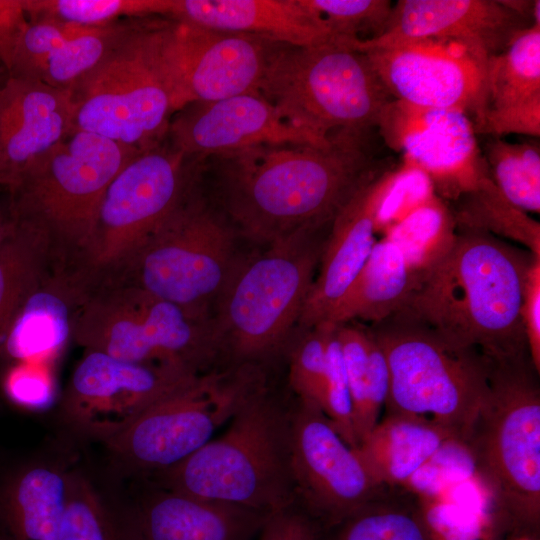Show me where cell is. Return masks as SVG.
Here are the masks:
<instances>
[{
	"instance_id": "obj_1",
	"label": "cell",
	"mask_w": 540,
	"mask_h": 540,
	"mask_svg": "<svg viewBox=\"0 0 540 540\" xmlns=\"http://www.w3.org/2000/svg\"><path fill=\"white\" fill-rule=\"evenodd\" d=\"M363 136L339 132L325 145H259L211 156L228 213L244 235L267 244L330 225L350 197L379 175Z\"/></svg>"
},
{
	"instance_id": "obj_2",
	"label": "cell",
	"mask_w": 540,
	"mask_h": 540,
	"mask_svg": "<svg viewBox=\"0 0 540 540\" xmlns=\"http://www.w3.org/2000/svg\"><path fill=\"white\" fill-rule=\"evenodd\" d=\"M456 228L447 248L416 276L400 309L451 346L489 360L529 353L521 303L534 256L490 233Z\"/></svg>"
},
{
	"instance_id": "obj_3",
	"label": "cell",
	"mask_w": 540,
	"mask_h": 540,
	"mask_svg": "<svg viewBox=\"0 0 540 540\" xmlns=\"http://www.w3.org/2000/svg\"><path fill=\"white\" fill-rule=\"evenodd\" d=\"M229 422L220 437L144 479L187 496L267 515L296 504L291 409L273 399L262 385Z\"/></svg>"
},
{
	"instance_id": "obj_4",
	"label": "cell",
	"mask_w": 540,
	"mask_h": 540,
	"mask_svg": "<svg viewBox=\"0 0 540 540\" xmlns=\"http://www.w3.org/2000/svg\"><path fill=\"white\" fill-rule=\"evenodd\" d=\"M140 152L74 130L7 188L9 220L46 242L53 271L68 272L91 240L108 186Z\"/></svg>"
},
{
	"instance_id": "obj_5",
	"label": "cell",
	"mask_w": 540,
	"mask_h": 540,
	"mask_svg": "<svg viewBox=\"0 0 540 540\" xmlns=\"http://www.w3.org/2000/svg\"><path fill=\"white\" fill-rule=\"evenodd\" d=\"M530 354L489 360L487 392L463 438L500 511L522 527L540 521V385Z\"/></svg>"
},
{
	"instance_id": "obj_6",
	"label": "cell",
	"mask_w": 540,
	"mask_h": 540,
	"mask_svg": "<svg viewBox=\"0 0 540 540\" xmlns=\"http://www.w3.org/2000/svg\"><path fill=\"white\" fill-rule=\"evenodd\" d=\"M162 17L133 19L71 90L75 129L143 151L163 141L182 109L163 46Z\"/></svg>"
},
{
	"instance_id": "obj_7",
	"label": "cell",
	"mask_w": 540,
	"mask_h": 540,
	"mask_svg": "<svg viewBox=\"0 0 540 540\" xmlns=\"http://www.w3.org/2000/svg\"><path fill=\"white\" fill-rule=\"evenodd\" d=\"M259 93L288 123L323 139L339 132L364 134L392 100L366 53L338 41L278 43Z\"/></svg>"
},
{
	"instance_id": "obj_8",
	"label": "cell",
	"mask_w": 540,
	"mask_h": 540,
	"mask_svg": "<svg viewBox=\"0 0 540 540\" xmlns=\"http://www.w3.org/2000/svg\"><path fill=\"white\" fill-rule=\"evenodd\" d=\"M367 328L387 364L385 416L430 419L461 444L488 389L489 359L402 309Z\"/></svg>"
},
{
	"instance_id": "obj_9",
	"label": "cell",
	"mask_w": 540,
	"mask_h": 540,
	"mask_svg": "<svg viewBox=\"0 0 540 540\" xmlns=\"http://www.w3.org/2000/svg\"><path fill=\"white\" fill-rule=\"evenodd\" d=\"M325 227L298 231L236 261L212 322L221 350L247 362L281 346L299 322L328 236Z\"/></svg>"
},
{
	"instance_id": "obj_10",
	"label": "cell",
	"mask_w": 540,
	"mask_h": 540,
	"mask_svg": "<svg viewBox=\"0 0 540 540\" xmlns=\"http://www.w3.org/2000/svg\"><path fill=\"white\" fill-rule=\"evenodd\" d=\"M71 339L84 350L194 374L221 350L212 320L124 282L81 292L72 314Z\"/></svg>"
},
{
	"instance_id": "obj_11",
	"label": "cell",
	"mask_w": 540,
	"mask_h": 540,
	"mask_svg": "<svg viewBox=\"0 0 540 540\" xmlns=\"http://www.w3.org/2000/svg\"><path fill=\"white\" fill-rule=\"evenodd\" d=\"M198 164L163 141L132 158L108 186L86 250L65 272L74 284L84 291L116 281L197 183Z\"/></svg>"
},
{
	"instance_id": "obj_12",
	"label": "cell",
	"mask_w": 540,
	"mask_h": 540,
	"mask_svg": "<svg viewBox=\"0 0 540 540\" xmlns=\"http://www.w3.org/2000/svg\"><path fill=\"white\" fill-rule=\"evenodd\" d=\"M263 382L247 366L200 374L145 409L102 443L113 480H139L200 449Z\"/></svg>"
},
{
	"instance_id": "obj_13",
	"label": "cell",
	"mask_w": 540,
	"mask_h": 540,
	"mask_svg": "<svg viewBox=\"0 0 540 540\" xmlns=\"http://www.w3.org/2000/svg\"><path fill=\"white\" fill-rule=\"evenodd\" d=\"M236 261L233 230L207 204L196 183L114 282L135 285L211 320L210 307Z\"/></svg>"
},
{
	"instance_id": "obj_14",
	"label": "cell",
	"mask_w": 540,
	"mask_h": 540,
	"mask_svg": "<svg viewBox=\"0 0 540 540\" xmlns=\"http://www.w3.org/2000/svg\"><path fill=\"white\" fill-rule=\"evenodd\" d=\"M200 374L84 350L56 404L63 441L103 443L153 403Z\"/></svg>"
},
{
	"instance_id": "obj_15",
	"label": "cell",
	"mask_w": 540,
	"mask_h": 540,
	"mask_svg": "<svg viewBox=\"0 0 540 540\" xmlns=\"http://www.w3.org/2000/svg\"><path fill=\"white\" fill-rule=\"evenodd\" d=\"M291 467L296 503L320 528L339 522L387 487L373 479L320 407L301 399L291 408Z\"/></svg>"
},
{
	"instance_id": "obj_16",
	"label": "cell",
	"mask_w": 540,
	"mask_h": 540,
	"mask_svg": "<svg viewBox=\"0 0 540 540\" xmlns=\"http://www.w3.org/2000/svg\"><path fill=\"white\" fill-rule=\"evenodd\" d=\"M392 98L435 109L459 110L474 118L488 108L487 63L466 45L419 39L361 50Z\"/></svg>"
},
{
	"instance_id": "obj_17",
	"label": "cell",
	"mask_w": 540,
	"mask_h": 540,
	"mask_svg": "<svg viewBox=\"0 0 540 540\" xmlns=\"http://www.w3.org/2000/svg\"><path fill=\"white\" fill-rule=\"evenodd\" d=\"M277 42L164 18L166 61L182 108L259 92Z\"/></svg>"
},
{
	"instance_id": "obj_18",
	"label": "cell",
	"mask_w": 540,
	"mask_h": 540,
	"mask_svg": "<svg viewBox=\"0 0 540 540\" xmlns=\"http://www.w3.org/2000/svg\"><path fill=\"white\" fill-rule=\"evenodd\" d=\"M175 114L167 133L170 144L198 160L259 145H325L331 138L291 125L259 92L190 103Z\"/></svg>"
},
{
	"instance_id": "obj_19",
	"label": "cell",
	"mask_w": 540,
	"mask_h": 540,
	"mask_svg": "<svg viewBox=\"0 0 540 540\" xmlns=\"http://www.w3.org/2000/svg\"><path fill=\"white\" fill-rule=\"evenodd\" d=\"M532 24L502 1L401 0L379 36L352 46L366 50L419 39L451 40L488 61Z\"/></svg>"
},
{
	"instance_id": "obj_20",
	"label": "cell",
	"mask_w": 540,
	"mask_h": 540,
	"mask_svg": "<svg viewBox=\"0 0 540 540\" xmlns=\"http://www.w3.org/2000/svg\"><path fill=\"white\" fill-rule=\"evenodd\" d=\"M121 502L124 540H255L267 514L135 480Z\"/></svg>"
},
{
	"instance_id": "obj_21",
	"label": "cell",
	"mask_w": 540,
	"mask_h": 540,
	"mask_svg": "<svg viewBox=\"0 0 540 540\" xmlns=\"http://www.w3.org/2000/svg\"><path fill=\"white\" fill-rule=\"evenodd\" d=\"M396 171L361 186L335 215L320 260V271L304 303L299 325L326 322L365 265L376 243L378 215Z\"/></svg>"
},
{
	"instance_id": "obj_22",
	"label": "cell",
	"mask_w": 540,
	"mask_h": 540,
	"mask_svg": "<svg viewBox=\"0 0 540 540\" xmlns=\"http://www.w3.org/2000/svg\"><path fill=\"white\" fill-rule=\"evenodd\" d=\"M74 130L71 90L8 75L0 86V186H12Z\"/></svg>"
},
{
	"instance_id": "obj_23",
	"label": "cell",
	"mask_w": 540,
	"mask_h": 540,
	"mask_svg": "<svg viewBox=\"0 0 540 540\" xmlns=\"http://www.w3.org/2000/svg\"><path fill=\"white\" fill-rule=\"evenodd\" d=\"M473 122L459 110L414 106L398 151L403 165L423 172L433 189L458 199L490 174Z\"/></svg>"
},
{
	"instance_id": "obj_24",
	"label": "cell",
	"mask_w": 540,
	"mask_h": 540,
	"mask_svg": "<svg viewBox=\"0 0 540 540\" xmlns=\"http://www.w3.org/2000/svg\"><path fill=\"white\" fill-rule=\"evenodd\" d=\"M71 444L0 469V537L57 540L73 464Z\"/></svg>"
},
{
	"instance_id": "obj_25",
	"label": "cell",
	"mask_w": 540,
	"mask_h": 540,
	"mask_svg": "<svg viewBox=\"0 0 540 540\" xmlns=\"http://www.w3.org/2000/svg\"><path fill=\"white\" fill-rule=\"evenodd\" d=\"M159 17L292 46L337 41L304 0H160Z\"/></svg>"
},
{
	"instance_id": "obj_26",
	"label": "cell",
	"mask_w": 540,
	"mask_h": 540,
	"mask_svg": "<svg viewBox=\"0 0 540 540\" xmlns=\"http://www.w3.org/2000/svg\"><path fill=\"white\" fill-rule=\"evenodd\" d=\"M80 290L63 272L52 271L26 299L5 339L0 372L16 363H53L71 339Z\"/></svg>"
},
{
	"instance_id": "obj_27",
	"label": "cell",
	"mask_w": 540,
	"mask_h": 540,
	"mask_svg": "<svg viewBox=\"0 0 540 540\" xmlns=\"http://www.w3.org/2000/svg\"><path fill=\"white\" fill-rule=\"evenodd\" d=\"M454 437L427 418L385 416L355 448L380 485L407 483Z\"/></svg>"
},
{
	"instance_id": "obj_28",
	"label": "cell",
	"mask_w": 540,
	"mask_h": 540,
	"mask_svg": "<svg viewBox=\"0 0 540 540\" xmlns=\"http://www.w3.org/2000/svg\"><path fill=\"white\" fill-rule=\"evenodd\" d=\"M415 281V273L399 245L388 237L376 241L365 265L326 322H380L403 307Z\"/></svg>"
},
{
	"instance_id": "obj_29",
	"label": "cell",
	"mask_w": 540,
	"mask_h": 540,
	"mask_svg": "<svg viewBox=\"0 0 540 540\" xmlns=\"http://www.w3.org/2000/svg\"><path fill=\"white\" fill-rule=\"evenodd\" d=\"M352 399L357 446L379 422L388 391L385 357L367 327L336 324Z\"/></svg>"
},
{
	"instance_id": "obj_30",
	"label": "cell",
	"mask_w": 540,
	"mask_h": 540,
	"mask_svg": "<svg viewBox=\"0 0 540 540\" xmlns=\"http://www.w3.org/2000/svg\"><path fill=\"white\" fill-rule=\"evenodd\" d=\"M51 272L45 241L38 234L11 223V231L0 246V358L19 310Z\"/></svg>"
},
{
	"instance_id": "obj_31",
	"label": "cell",
	"mask_w": 540,
	"mask_h": 540,
	"mask_svg": "<svg viewBox=\"0 0 540 540\" xmlns=\"http://www.w3.org/2000/svg\"><path fill=\"white\" fill-rule=\"evenodd\" d=\"M319 540H436L424 513L384 489L339 522L320 528Z\"/></svg>"
},
{
	"instance_id": "obj_32",
	"label": "cell",
	"mask_w": 540,
	"mask_h": 540,
	"mask_svg": "<svg viewBox=\"0 0 540 540\" xmlns=\"http://www.w3.org/2000/svg\"><path fill=\"white\" fill-rule=\"evenodd\" d=\"M455 201L458 205L451 213L457 227L511 239L523 245L534 257L540 258L539 222L512 204L490 174L483 177L475 189Z\"/></svg>"
},
{
	"instance_id": "obj_33",
	"label": "cell",
	"mask_w": 540,
	"mask_h": 540,
	"mask_svg": "<svg viewBox=\"0 0 540 540\" xmlns=\"http://www.w3.org/2000/svg\"><path fill=\"white\" fill-rule=\"evenodd\" d=\"M57 540H124L121 502L102 492L76 465L70 471Z\"/></svg>"
},
{
	"instance_id": "obj_34",
	"label": "cell",
	"mask_w": 540,
	"mask_h": 540,
	"mask_svg": "<svg viewBox=\"0 0 540 540\" xmlns=\"http://www.w3.org/2000/svg\"><path fill=\"white\" fill-rule=\"evenodd\" d=\"M488 109L540 96V25L520 31L487 63Z\"/></svg>"
},
{
	"instance_id": "obj_35",
	"label": "cell",
	"mask_w": 540,
	"mask_h": 540,
	"mask_svg": "<svg viewBox=\"0 0 540 540\" xmlns=\"http://www.w3.org/2000/svg\"><path fill=\"white\" fill-rule=\"evenodd\" d=\"M133 19L92 27L87 32L63 43L34 66L22 79L72 90L92 71L127 32Z\"/></svg>"
},
{
	"instance_id": "obj_36",
	"label": "cell",
	"mask_w": 540,
	"mask_h": 540,
	"mask_svg": "<svg viewBox=\"0 0 540 540\" xmlns=\"http://www.w3.org/2000/svg\"><path fill=\"white\" fill-rule=\"evenodd\" d=\"M486 163L503 195L525 212L540 211V150L530 142L494 138L487 144Z\"/></svg>"
},
{
	"instance_id": "obj_37",
	"label": "cell",
	"mask_w": 540,
	"mask_h": 540,
	"mask_svg": "<svg viewBox=\"0 0 540 540\" xmlns=\"http://www.w3.org/2000/svg\"><path fill=\"white\" fill-rule=\"evenodd\" d=\"M455 231L452 213L434 195L391 226L387 237L399 245L417 276L442 254Z\"/></svg>"
},
{
	"instance_id": "obj_38",
	"label": "cell",
	"mask_w": 540,
	"mask_h": 540,
	"mask_svg": "<svg viewBox=\"0 0 540 540\" xmlns=\"http://www.w3.org/2000/svg\"><path fill=\"white\" fill-rule=\"evenodd\" d=\"M29 21L49 20L85 27L157 16L158 0H20Z\"/></svg>"
},
{
	"instance_id": "obj_39",
	"label": "cell",
	"mask_w": 540,
	"mask_h": 540,
	"mask_svg": "<svg viewBox=\"0 0 540 540\" xmlns=\"http://www.w3.org/2000/svg\"><path fill=\"white\" fill-rule=\"evenodd\" d=\"M327 24L333 37L345 43L379 36L390 17L388 0H304ZM368 40V39H367Z\"/></svg>"
},
{
	"instance_id": "obj_40",
	"label": "cell",
	"mask_w": 540,
	"mask_h": 540,
	"mask_svg": "<svg viewBox=\"0 0 540 540\" xmlns=\"http://www.w3.org/2000/svg\"><path fill=\"white\" fill-rule=\"evenodd\" d=\"M333 326V323L321 322L306 328L291 353L289 383L298 399L318 405Z\"/></svg>"
},
{
	"instance_id": "obj_41",
	"label": "cell",
	"mask_w": 540,
	"mask_h": 540,
	"mask_svg": "<svg viewBox=\"0 0 540 540\" xmlns=\"http://www.w3.org/2000/svg\"><path fill=\"white\" fill-rule=\"evenodd\" d=\"M318 406L342 439L350 447L356 448L357 442L352 422V399L341 347L336 335V324L328 340L326 370Z\"/></svg>"
},
{
	"instance_id": "obj_42",
	"label": "cell",
	"mask_w": 540,
	"mask_h": 540,
	"mask_svg": "<svg viewBox=\"0 0 540 540\" xmlns=\"http://www.w3.org/2000/svg\"><path fill=\"white\" fill-rule=\"evenodd\" d=\"M0 382L12 404L31 412H44L56 406L60 396L52 363L9 365L0 372Z\"/></svg>"
},
{
	"instance_id": "obj_43",
	"label": "cell",
	"mask_w": 540,
	"mask_h": 540,
	"mask_svg": "<svg viewBox=\"0 0 540 540\" xmlns=\"http://www.w3.org/2000/svg\"><path fill=\"white\" fill-rule=\"evenodd\" d=\"M434 189L429 178L420 170L402 165L396 170L394 182L378 215V228L400 222L416 208L431 199Z\"/></svg>"
},
{
	"instance_id": "obj_44",
	"label": "cell",
	"mask_w": 540,
	"mask_h": 540,
	"mask_svg": "<svg viewBox=\"0 0 540 540\" xmlns=\"http://www.w3.org/2000/svg\"><path fill=\"white\" fill-rule=\"evenodd\" d=\"M476 133L496 138L507 134L540 135V96L510 106L488 109Z\"/></svg>"
},
{
	"instance_id": "obj_45",
	"label": "cell",
	"mask_w": 540,
	"mask_h": 540,
	"mask_svg": "<svg viewBox=\"0 0 540 540\" xmlns=\"http://www.w3.org/2000/svg\"><path fill=\"white\" fill-rule=\"evenodd\" d=\"M320 527L296 503L269 514L255 540H319Z\"/></svg>"
},
{
	"instance_id": "obj_46",
	"label": "cell",
	"mask_w": 540,
	"mask_h": 540,
	"mask_svg": "<svg viewBox=\"0 0 540 540\" xmlns=\"http://www.w3.org/2000/svg\"><path fill=\"white\" fill-rule=\"evenodd\" d=\"M521 319L531 361L540 373V258H533L526 273Z\"/></svg>"
},
{
	"instance_id": "obj_47",
	"label": "cell",
	"mask_w": 540,
	"mask_h": 540,
	"mask_svg": "<svg viewBox=\"0 0 540 540\" xmlns=\"http://www.w3.org/2000/svg\"><path fill=\"white\" fill-rule=\"evenodd\" d=\"M26 21L20 0H0V50Z\"/></svg>"
},
{
	"instance_id": "obj_48",
	"label": "cell",
	"mask_w": 540,
	"mask_h": 540,
	"mask_svg": "<svg viewBox=\"0 0 540 540\" xmlns=\"http://www.w3.org/2000/svg\"><path fill=\"white\" fill-rule=\"evenodd\" d=\"M11 231L9 218H4L0 212V246L5 241Z\"/></svg>"
},
{
	"instance_id": "obj_49",
	"label": "cell",
	"mask_w": 540,
	"mask_h": 540,
	"mask_svg": "<svg viewBox=\"0 0 540 540\" xmlns=\"http://www.w3.org/2000/svg\"><path fill=\"white\" fill-rule=\"evenodd\" d=\"M7 76H8V73L6 69L4 68L3 64L0 62V86L2 85V83L4 82Z\"/></svg>"
},
{
	"instance_id": "obj_50",
	"label": "cell",
	"mask_w": 540,
	"mask_h": 540,
	"mask_svg": "<svg viewBox=\"0 0 540 540\" xmlns=\"http://www.w3.org/2000/svg\"><path fill=\"white\" fill-rule=\"evenodd\" d=\"M0 540H3V539L0 537Z\"/></svg>"
}]
</instances>
